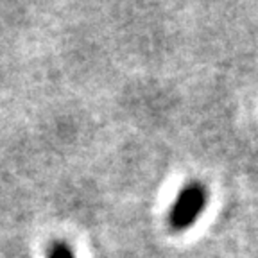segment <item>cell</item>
<instances>
[{
  "mask_svg": "<svg viewBox=\"0 0 258 258\" xmlns=\"http://www.w3.org/2000/svg\"><path fill=\"white\" fill-rule=\"evenodd\" d=\"M206 206V188L201 183H190L181 190L169 215V224L172 230H186L203 214Z\"/></svg>",
  "mask_w": 258,
  "mask_h": 258,
  "instance_id": "1",
  "label": "cell"
},
{
  "mask_svg": "<svg viewBox=\"0 0 258 258\" xmlns=\"http://www.w3.org/2000/svg\"><path fill=\"white\" fill-rule=\"evenodd\" d=\"M48 258H76V256L70 251V247L63 246V244H56L52 247V251H50V254H48Z\"/></svg>",
  "mask_w": 258,
  "mask_h": 258,
  "instance_id": "2",
  "label": "cell"
}]
</instances>
